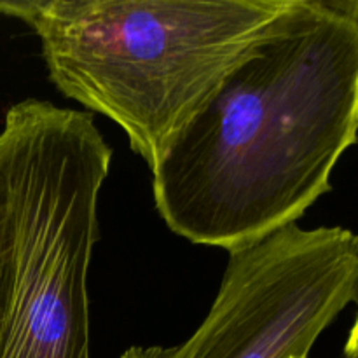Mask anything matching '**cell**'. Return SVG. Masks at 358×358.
Masks as SVG:
<instances>
[{
  "label": "cell",
  "instance_id": "1",
  "mask_svg": "<svg viewBox=\"0 0 358 358\" xmlns=\"http://www.w3.org/2000/svg\"><path fill=\"white\" fill-rule=\"evenodd\" d=\"M357 140L353 0H287L150 170L156 208L231 252L296 224Z\"/></svg>",
  "mask_w": 358,
  "mask_h": 358
},
{
  "label": "cell",
  "instance_id": "2",
  "mask_svg": "<svg viewBox=\"0 0 358 358\" xmlns=\"http://www.w3.org/2000/svg\"><path fill=\"white\" fill-rule=\"evenodd\" d=\"M287 0H20L52 84L114 121L152 170Z\"/></svg>",
  "mask_w": 358,
  "mask_h": 358
},
{
  "label": "cell",
  "instance_id": "3",
  "mask_svg": "<svg viewBox=\"0 0 358 358\" xmlns=\"http://www.w3.org/2000/svg\"><path fill=\"white\" fill-rule=\"evenodd\" d=\"M112 149L90 112L13 105L0 131V358H91L87 275Z\"/></svg>",
  "mask_w": 358,
  "mask_h": 358
},
{
  "label": "cell",
  "instance_id": "4",
  "mask_svg": "<svg viewBox=\"0 0 358 358\" xmlns=\"http://www.w3.org/2000/svg\"><path fill=\"white\" fill-rule=\"evenodd\" d=\"M358 306V236L345 227H282L229 252L219 294L177 346L119 358H308L322 332Z\"/></svg>",
  "mask_w": 358,
  "mask_h": 358
},
{
  "label": "cell",
  "instance_id": "5",
  "mask_svg": "<svg viewBox=\"0 0 358 358\" xmlns=\"http://www.w3.org/2000/svg\"><path fill=\"white\" fill-rule=\"evenodd\" d=\"M343 358H358V315L357 320L353 324L352 331H350L348 341H346L345 350H343Z\"/></svg>",
  "mask_w": 358,
  "mask_h": 358
},
{
  "label": "cell",
  "instance_id": "6",
  "mask_svg": "<svg viewBox=\"0 0 358 358\" xmlns=\"http://www.w3.org/2000/svg\"><path fill=\"white\" fill-rule=\"evenodd\" d=\"M353 7H355V10L358 13V0H353Z\"/></svg>",
  "mask_w": 358,
  "mask_h": 358
}]
</instances>
